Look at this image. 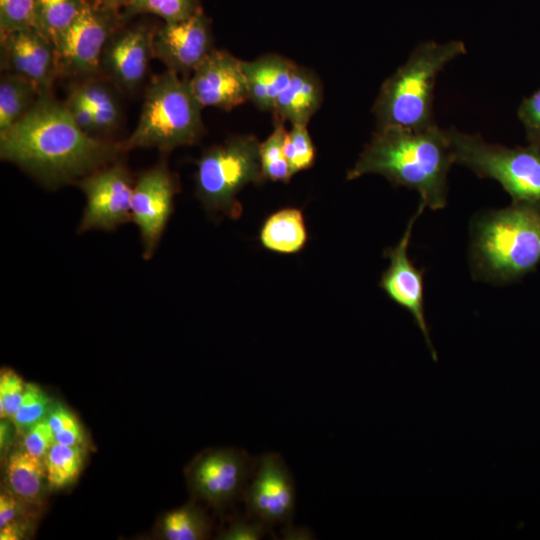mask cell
Instances as JSON below:
<instances>
[{"instance_id":"20","label":"cell","mask_w":540,"mask_h":540,"mask_svg":"<svg viewBox=\"0 0 540 540\" xmlns=\"http://www.w3.org/2000/svg\"><path fill=\"white\" fill-rule=\"evenodd\" d=\"M259 238L262 246L272 252H300L308 240L302 211L288 207L274 212L264 221Z\"/></svg>"},{"instance_id":"18","label":"cell","mask_w":540,"mask_h":540,"mask_svg":"<svg viewBox=\"0 0 540 540\" xmlns=\"http://www.w3.org/2000/svg\"><path fill=\"white\" fill-rule=\"evenodd\" d=\"M296 66L289 59L276 54L243 61L249 100L261 110L273 111Z\"/></svg>"},{"instance_id":"30","label":"cell","mask_w":540,"mask_h":540,"mask_svg":"<svg viewBox=\"0 0 540 540\" xmlns=\"http://www.w3.org/2000/svg\"><path fill=\"white\" fill-rule=\"evenodd\" d=\"M284 153L293 175L313 165L315 147L307 125L295 124L287 131Z\"/></svg>"},{"instance_id":"17","label":"cell","mask_w":540,"mask_h":540,"mask_svg":"<svg viewBox=\"0 0 540 540\" xmlns=\"http://www.w3.org/2000/svg\"><path fill=\"white\" fill-rule=\"evenodd\" d=\"M153 29L138 25L117 30L108 40L101 70L120 88L133 91L144 81L153 57Z\"/></svg>"},{"instance_id":"43","label":"cell","mask_w":540,"mask_h":540,"mask_svg":"<svg viewBox=\"0 0 540 540\" xmlns=\"http://www.w3.org/2000/svg\"><path fill=\"white\" fill-rule=\"evenodd\" d=\"M97 5L121 11L126 6H128L133 0H89Z\"/></svg>"},{"instance_id":"11","label":"cell","mask_w":540,"mask_h":540,"mask_svg":"<svg viewBox=\"0 0 540 540\" xmlns=\"http://www.w3.org/2000/svg\"><path fill=\"white\" fill-rule=\"evenodd\" d=\"M86 196L79 231L113 230L132 220L131 200L134 185L127 168L111 163L78 180Z\"/></svg>"},{"instance_id":"38","label":"cell","mask_w":540,"mask_h":540,"mask_svg":"<svg viewBox=\"0 0 540 540\" xmlns=\"http://www.w3.org/2000/svg\"><path fill=\"white\" fill-rule=\"evenodd\" d=\"M46 418L54 434L79 424L76 416L61 403L52 405Z\"/></svg>"},{"instance_id":"13","label":"cell","mask_w":540,"mask_h":540,"mask_svg":"<svg viewBox=\"0 0 540 540\" xmlns=\"http://www.w3.org/2000/svg\"><path fill=\"white\" fill-rule=\"evenodd\" d=\"M177 184L165 163L143 172L134 184L131 216L140 231L144 257L149 259L173 211Z\"/></svg>"},{"instance_id":"31","label":"cell","mask_w":540,"mask_h":540,"mask_svg":"<svg viewBox=\"0 0 540 540\" xmlns=\"http://www.w3.org/2000/svg\"><path fill=\"white\" fill-rule=\"evenodd\" d=\"M35 0H0V34L34 27Z\"/></svg>"},{"instance_id":"14","label":"cell","mask_w":540,"mask_h":540,"mask_svg":"<svg viewBox=\"0 0 540 540\" xmlns=\"http://www.w3.org/2000/svg\"><path fill=\"white\" fill-rule=\"evenodd\" d=\"M213 49L210 23L203 10L184 20L164 22L153 32V57L179 74L193 73Z\"/></svg>"},{"instance_id":"29","label":"cell","mask_w":540,"mask_h":540,"mask_svg":"<svg viewBox=\"0 0 540 540\" xmlns=\"http://www.w3.org/2000/svg\"><path fill=\"white\" fill-rule=\"evenodd\" d=\"M52 399L35 383H25L21 404L11 419L17 433L25 432L32 425L47 417Z\"/></svg>"},{"instance_id":"2","label":"cell","mask_w":540,"mask_h":540,"mask_svg":"<svg viewBox=\"0 0 540 540\" xmlns=\"http://www.w3.org/2000/svg\"><path fill=\"white\" fill-rule=\"evenodd\" d=\"M452 164L447 130L437 124L424 129L377 127L347 172V180L379 174L395 186L417 191L420 203L439 210L447 204V175Z\"/></svg>"},{"instance_id":"8","label":"cell","mask_w":540,"mask_h":540,"mask_svg":"<svg viewBox=\"0 0 540 540\" xmlns=\"http://www.w3.org/2000/svg\"><path fill=\"white\" fill-rule=\"evenodd\" d=\"M122 25L120 11L87 0L55 46L58 76H91L100 71L104 48Z\"/></svg>"},{"instance_id":"24","label":"cell","mask_w":540,"mask_h":540,"mask_svg":"<svg viewBox=\"0 0 540 540\" xmlns=\"http://www.w3.org/2000/svg\"><path fill=\"white\" fill-rule=\"evenodd\" d=\"M87 0H35L34 28L56 46Z\"/></svg>"},{"instance_id":"37","label":"cell","mask_w":540,"mask_h":540,"mask_svg":"<svg viewBox=\"0 0 540 540\" xmlns=\"http://www.w3.org/2000/svg\"><path fill=\"white\" fill-rule=\"evenodd\" d=\"M23 500L14 495L10 490L0 494V528L14 521H19L24 509Z\"/></svg>"},{"instance_id":"41","label":"cell","mask_w":540,"mask_h":540,"mask_svg":"<svg viewBox=\"0 0 540 540\" xmlns=\"http://www.w3.org/2000/svg\"><path fill=\"white\" fill-rule=\"evenodd\" d=\"M29 525L22 521H14L0 528L1 540H18L27 535Z\"/></svg>"},{"instance_id":"36","label":"cell","mask_w":540,"mask_h":540,"mask_svg":"<svg viewBox=\"0 0 540 540\" xmlns=\"http://www.w3.org/2000/svg\"><path fill=\"white\" fill-rule=\"evenodd\" d=\"M65 104L76 124L87 134L96 133L94 115L92 110L78 98L69 95Z\"/></svg>"},{"instance_id":"40","label":"cell","mask_w":540,"mask_h":540,"mask_svg":"<svg viewBox=\"0 0 540 540\" xmlns=\"http://www.w3.org/2000/svg\"><path fill=\"white\" fill-rule=\"evenodd\" d=\"M15 433L17 431L13 421L9 418H2L0 422V451L2 457L9 450Z\"/></svg>"},{"instance_id":"6","label":"cell","mask_w":540,"mask_h":540,"mask_svg":"<svg viewBox=\"0 0 540 540\" xmlns=\"http://www.w3.org/2000/svg\"><path fill=\"white\" fill-rule=\"evenodd\" d=\"M447 134L454 163L469 168L480 178L497 181L512 203L540 210V145L509 148L454 127Z\"/></svg>"},{"instance_id":"4","label":"cell","mask_w":540,"mask_h":540,"mask_svg":"<svg viewBox=\"0 0 540 540\" xmlns=\"http://www.w3.org/2000/svg\"><path fill=\"white\" fill-rule=\"evenodd\" d=\"M465 53V44L459 40L417 45L407 61L381 86L373 106L378 127L424 129L436 124L433 119L436 78L449 62Z\"/></svg>"},{"instance_id":"5","label":"cell","mask_w":540,"mask_h":540,"mask_svg":"<svg viewBox=\"0 0 540 540\" xmlns=\"http://www.w3.org/2000/svg\"><path fill=\"white\" fill-rule=\"evenodd\" d=\"M202 108L189 79L167 69L147 87L139 121L122 144L123 150L158 148L167 151L195 144L204 132Z\"/></svg>"},{"instance_id":"39","label":"cell","mask_w":540,"mask_h":540,"mask_svg":"<svg viewBox=\"0 0 540 540\" xmlns=\"http://www.w3.org/2000/svg\"><path fill=\"white\" fill-rule=\"evenodd\" d=\"M84 432L79 424L55 433V442L66 446H82Z\"/></svg>"},{"instance_id":"1","label":"cell","mask_w":540,"mask_h":540,"mask_svg":"<svg viewBox=\"0 0 540 540\" xmlns=\"http://www.w3.org/2000/svg\"><path fill=\"white\" fill-rule=\"evenodd\" d=\"M122 144L96 138L74 121L65 102L51 93L39 96L31 109L0 133V157L45 184L79 180L115 161Z\"/></svg>"},{"instance_id":"33","label":"cell","mask_w":540,"mask_h":540,"mask_svg":"<svg viewBox=\"0 0 540 540\" xmlns=\"http://www.w3.org/2000/svg\"><path fill=\"white\" fill-rule=\"evenodd\" d=\"M54 443L55 434L47 418L38 421L24 432L23 449L41 459H44Z\"/></svg>"},{"instance_id":"42","label":"cell","mask_w":540,"mask_h":540,"mask_svg":"<svg viewBox=\"0 0 540 540\" xmlns=\"http://www.w3.org/2000/svg\"><path fill=\"white\" fill-rule=\"evenodd\" d=\"M312 532L305 527L292 526L291 523L284 525L282 529L283 539H313Z\"/></svg>"},{"instance_id":"22","label":"cell","mask_w":540,"mask_h":540,"mask_svg":"<svg viewBox=\"0 0 540 540\" xmlns=\"http://www.w3.org/2000/svg\"><path fill=\"white\" fill-rule=\"evenodd\" d=\"M42 95L26 78L5 72L0 80V133L18 122Z\"/></svg>"},{"instance_id":"7","label":"cell","mask_w":540,"mask_h":540,"mask_svg":"<svg viewBox=\"0 0 540 540\" xmlns=\"http://www.w3.org/2000/svg\"><path fill=\"white\" fill-rule=\"evenodd\" d=\"M260 142L252 135L234 136L206 150L197 162L196 193L206 209L237 219L238 193L263 179Z\"/></svg>"},{"instance_id":"27","label":"cell","mask_w":540,"mask_h":540,"mask_svg":"<svg viewBox=\"0 0 540 540\" xmlns=\"http://www.w3.org/2000/svg\"><path fill=\"white\" fill-rule=\"evenodd\" d=\"M283 124L275 121L271 135L260 143L259 154L264 180L288 182L293 176L284 153L287 130Z\"/></svg>"},{"instance_id":"10","label":"cell","mask_w":540,"mask_h":540,"mask_svg":"<svg viewBox=\"0 0 540 540\" xmlns=\"http://www.w3.org/2000/svg\"><path fill=\"white\" fill-rule=\"evenodd\" d=\"M243 501L246 514L269 528L291 523L296 488L291 471L280 454L266 452L257 458Z\"/></svg>"},{"instance_id":"9","label":"cell","mask_w":540,"mask_h":540,"mask_svg":"<svg viewBox=\"0 0 540 540\" xmlns=\"http://www.w3.org/2000/svg\"><path fill=\"white\" fill-rule=\"evenodd\" d=\"M257 458L245 450L224 448L206 451L191 465L188 480L194 494L215 507L243 500Z\"/></svg>"},{"instance_id":"3","label":"cell","mask_w":540,"mask_h":540,"mask_svg":"<svg viewBox=\"0 0 540 540\" xmlns=\"http://www.w3.org/2000/svg\"><path fill=\"white\" fill-rule=\"evenodd\" d=\"M470 265L475 279L516 281L540 264V210L512 203L479 215L472 223Z\"/></svg>"},{"instance_id":"23","label":"cell","mask_w":540,"mask_h":540,"mask_svg":"<svg viewBox=\"0 0 540 540\" xmlns=\"http://www.w3.org/2000/svg\"><path fill=\"white\" fill-rule=\"evenodd\" d=\"M69 95L78 98L92 110L96 133L111 131L119 123V103L112 89L104 82L86 80L74 86Z\"/></svg>"},{"instance_id":"32","label":"cell","mask_w":540,"mask_h":540,"mask_svg":"<svg viewBox=\"0 0 540 540\" xmlns=\"http://www.w3.org/2000/svg\"><path fill=\"white\" fill-rule=\"evenodd\" d=\"M25 389L22 378L12 369L0 373V417L12 419L18 410Z\"/></svg>"},{"instance_id":"25","label":"cell","mask_w":540,"mask_h":540,"mask_svg":"<svg viewBox=\"0 0 540 540\" xmlns=\"http://www.w3.org/2000/svg\"><path fill=\"white\" fill-rule=\"evenodd\" d=\"M82 446H66L55 442L44 457L50 489H62L73 483L83 467Z\"/></svg>"},{"instance_id":"28","label":"cell","mask_w":540,"mask_h":540,"mask_svg":"<svg viewBox=\"0 0 540 540\" xmlns=\"http://www.w3.org/2000/svg\"><path fill=\"white\" fill-rule=\"evenodd\" d=\"M201 10L198 0H133L120 11V16L123 23L139 14H153L164 22H175Z\"/></svg>"},{"instance_id":"34","label":"cell","mask_w":540,"mask_h":540,"mask_svg":"<svg viewBox=\"0 0 540 540\" xmlns=\"http://www.w3.org/2000/svg\"><path fill=\"white\" fill-rule=\"evenodd\" d=\"M270 528L265 524L251 518L246 514L244 517L235 518L219 534L221 540H259L269 532Z\"/></svg>"},{"instance_id":"35","label":"cell","mask_w":540,"mask_h":540,"mask_svg":"<svg viewBox=\"0 0 540 540\" xmlns=\"http://www.w3.org/2000/svg\"><path fill=\"white\" fill-rule=\"evenodd\" d=\"M518 117L525 128L528 142L540 145V89L522 101Z\"/></svg>"},{"instance_id":"16","label":"cell","mask_w":540,"mask_h":540,"mask_svg":"<svg viewBox=\"0 0 540 540\" xmlns=\"http://www.w3.org/2000/svg\"><path fill=\"white\" fill-rule=\"evenodd\" d=\"M191 89L201 106L231 110L249 100L243 61L213 49L192 73Z\"/></svg>"},{"instance_id":"21","label":"cell","mask_w":540,"mask_h":540,"mask_svg":"<svg viewBox=\"0 0 540 540\" xmlns=\"http://www.w3.org/2000/svg\"><path fill=\"white\" fill-rule=\"evenodd\" d=\"M5 476L9 490L24 502H37L47 484L44 459L16 449L7 457Z\"/></svg>"},{"instance_id":"15","label":"cell","mask_w":540,"mask_h":540,"mask_svg":"<svg viewBox=\"0 0 540 540\" xmlns=\"http://www.w3.org/2000/svg\"><path fill=\"white\" fill-rule=\"evenodd\" d=\"M1 68L33 83L41 94L51 93L58 76L54 44L34 27L0 34Z\"/></svg>"},{"instance_id":"19","label":"cell","mask_w":540,"mask_h":540,"mask_svg":"<svg viewBox=\"0 0 540 540\" xmlns=\"http://www.w3.org/2000/svg\"><path fill=\"white\" fill-rule=\"evenodd\" d=\"M322 85L310 70L296 66L273 109L275 121L307 125L322 102Z\"/></svg>"},{"instance_id":"26","label":"cell","mask_w":540,"mask_h":540,"mask_svg":"<svg viewBox=\"0 0 540 540\" xmlns=\"http://www.w3.org/2000/svg\"><path fill=\"white\" fill-rule=\"evenodd\" d=\"M161 530L168 540H200L208 536L210 527L203 511L188 504L166 513Z\"/></svg>"},{"instance_id":"12","label":"cell","mask_w":540,"mask_h":540,"mask_svg":"<svg viewBox=\"0 0 540 540\" xmlns=\"http://www.w3.org/2000/svg\"><path fill=\"white\" fill-rule=\"evenodd\" d=\"M424 209L425 206L420 203L399 243L385 249L383 254L388 258L389 266L382 274L379 286L393 302L412 315L425 338L433 360L436 361L437 354L432 345L425 316L424 271L414 265L408 254L413 225Z\"/></svg>"}]
</instances>
